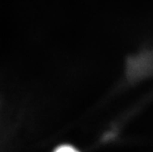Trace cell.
Wrapping results in <instances>:
<instances>
[{
  "mask_svg": "<svg viewBox=\"0 0 153 152\" xmlns=\"http://www.w3.org/2000/svg\"><path fill=\"white\" fill-rule=\"evenodd\" d=\"M53 152H80L75 147L68 145H63L57 147Z\"/></svg>",
  "mask_w": 153,
  "mask_h": 152,
  "instance_id": "1",
  "label": "cell"
}]
</instances>
